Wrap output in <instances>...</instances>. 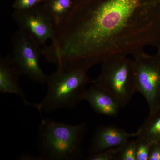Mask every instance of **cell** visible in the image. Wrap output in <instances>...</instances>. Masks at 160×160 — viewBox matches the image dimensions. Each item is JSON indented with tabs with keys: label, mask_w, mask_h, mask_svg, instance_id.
Returning a JSON list of instances; mask_svg holds the SVG:
<instances>
[{
	"label": "cell",
	"mask_w": 160,
	"mask_h": 160,
	"mask_svg": "<svg viewBox=\"0 0 160 160\" xmlns=\"http://www.w3.org/2000/svg\"><path fill=\"white\" fill-rule=\"evenodd\" d=\"M160 47V0H74L50 49L61 65L90 67Z\"/></svg>",
	"instance_id": "cell-1"
},
{
	"label": "cell",
	"mask_w": 160,
	"mask_h": 160,
	"mask_svg": "<svg viewBox=\"0 0 160 160\" xmlns=\"http://www.w3.org/2000/svg\"><path fill=\"white\" fill-rule=\"evenodd\" d=\"M87 130L85 122L70 125L42 119L38 128V160L78 159L82 156V145Z\"/></svg>",
	"instance_id": "cell-2"
},
{
	"label": "cell",
	"mask_w": 160,
	"mask_h": 160,
	"mask_svg": "<svg viewBox=\"0 0 160 160\" xmlns=\"http://www.w3.org/2000/svg\"><path fill=\"white\" fill-rule=\"evenodd\" d=\"M90 68L82 64L57 67L47 76V92L38 103V110L49 113L74 108L82 101L86 86L91 83L88 76Z\"/></svg>",
	"instance_id": "cell-3"
},
{
	"label": "cell",
	"mask_w": 160,
	"mask_h": 160,
	"mask_svg": "<svg viewBox=\"0 0 160 160\" xmlns=\"http://www.w3.org/2000/svg\"><path fill=\"white\" fill-rule=\"evenodd\" d=\"M99 75L91 84L108 92L122 107L126 106L137 92L133 60L118 55L104 60Z\"/></svg>",
	"instance_id": "cell-4"
},
{
	"label": "cell",
	"mask_w": 160,
	"mask_h": 160,
	"mask_svg": "<svg viewBox=\"0 0 160 160\" xmlns=\"http://www.w3.org/2000/svg\"><path fill=\"white\" fill-rule=\"evenodd\" d=\"M155 54L144 50L132 55L137 92L142 95L149 108V114L160 109V47Z\"/></svg>",
	"instance_id": "cell-5"
},
{
	"label": "cell",
	"mask_w": 160,
	"mask_h": 160,
	"mask_svg": "<svg viewBox=\"0 0 160 160\" xmlns=\"http://www.w3.org/2000/svg\"><path fill=\"white\" fill-rule=\"evenodd\" d=\"M12 62L21 75H24L34 82L46 83L47 76L40 63L42 55L39 43L31 36L19 29L12 38Z\"/></svg>",
	"instance_id": "cell-6"
},
{
	"label": "cell",
	"mask_w": 160,
	"mask_h": 160,
	"mask_svg": "<svg viewBox=\"0 0 160 160\" xmlns=\"http://www.w3.org/2000/svg\"><path fill=\"white\" fill-rule=\"evenodd\" d=\"M12 18L19 29L31 36L41 46L54 38L56 26L44 3L30 9L14 10Z\"/></svg>",
	"instance_id": "cell-7"
},
{
	"label": "cell",
	"mask_w": 160,
	"mask_h": 160,
	"mask_svg": "<svg viewBox=\"0 0 160 160\" xmlns=\"http://www.w3.org/2000/svg\"><path fill=\"white\" fill-rule=\"evenodd\" d=\"M136 137V132L129 133L117 126L100 125L96 129L90 141L89 156L106 149L121 147L130 138Z\"/></svg>",
	"instance_id": "cell-8"
},
{
	"label": "cell",
	"mask_w": 160,
	"mask_h": 160,
	"mask_svg": "<svg viewBox=\"0 0 160 160\" xmlns=\"http://www.w3.org/2000/svg\"><path fill=\"white\" fill-rule=\"evenodd\" d=\"M21 75L12 62L9 56L2 57L0 60V92L15 94L21 98L24 105L37 109L38 105L29 102L19 83Z\"/></svg>",
	"instance_id": "cell-9"
},
{
	"label": "cell",
	"mask_w": 160,
	"mask_h": 160,
	"mask_svg": "<svg viewBox=\"0 0 160 160\" xmlns=\"http://www.w3.org/2000/svg\"><path fill=\"white\" fill-rule=\"evenodd\" d=\"M82 100L87 102L97 113L110 117H116L119 113L121 106L108 92L93 85L86 89Z\"/></svg>",
	"instance_id": "cell-10"
},
{
	"label": "cell",
	"mask_w": 160,
	"mask_h": 160,
	"mask_svg": "<svg viewBox=\"0 0 160 160\" xmlns=\"http://www.w3.org/2000/svg\"><path fill=\"white\" fill-rule=\"evenodd\" d=\"M137 138H143L152 143H160V109L153 114L149 115L137 131Z\"/></svg>",
	"instance_id": "cell-11"
},
{
	"label": "cell",
	"mask_w": 160,
	"mask_h": 160,
	"mask_svg": "<svg viewBox=\"0 0 160 160\" xmlns=\"http://www.w3.org/2000/svg\"><path fill=\"white\" fill-rule=\"evenodd\" d=\"M74 0H47L44 6L54 20L56 28L71 10Z\"/></svg>",
	"instance_id": "cell-12"
},
{
	"label": "cell",
	"mask_w": 160,
	"mask_h": 160,
	"mask_svg": "<svg viewBox=\"0 0 160 160\" xmlns=\"http://www.w3.org/2000/svg\"><path fill=\"white\" fill-rule=\"evenodd\" d=\"M137 140H129L121 147L118 160H136Z\"/></svg>",
	"instance_id": "cell-13"
},
{
	"label": "cell",
	"mask_w": 160,
	"mask_h": 160,
	"mask_svg": "<svg viewBox=\"0 0 160 160\" xmlns=\"http://www.w3.org/2000/svg\"><path fill=\"white\" fill-rule=\"evenodd\" d=\"M137 140L136 160H148L152 143L140 138Z\"/></svg>",
	"instance_id": "cell-14"
},
{
	"label": "cell",
	"mask_w": 160,
	"mask_h": 160,
	"mask_svg": "<svg viewBox=\"0 0 160 160\" xmlns=\"http://www.w3.org/2000/svg\"><path fill=\"white\" fill-rule=\"evenodd\" d=\"M121 147L106 149L89 156L87 158L89 160H118Z\"/></svg>",
	"instance_id": "cell-15"
},
{
	"label": "cell",
	"mask_w": 160,
	"mask_h": 160,
	"mask_svg": "<svg viewBox=\"0 0 160 160\" xmlns=\"http://www.w3.org/2000/svg\"><path fill=\"white\" fill-rule=\"evenodd\" d=\"M47 0H14L12 6L14 10H26L34 8Z\"/></svg>",
	"instance_id": "cell-16"
},
{
	"label": "cell",
	"mask_w": 160,
	"mask_h": 160,
	"mask_svg": "<svg viewBox=\"0 0 160 160\" xmlns=\"http://www.w3.org/2000/svg\"><path fill=\"white\" fill-rule=\"evenodd\" d=\"M148 160H160V143H153Z\"/></svg>",
	"instance_id": "cell-17"
}]
</instances>
